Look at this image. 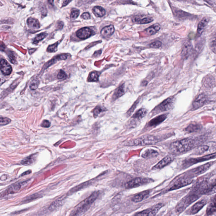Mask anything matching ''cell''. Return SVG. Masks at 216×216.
<instances>
[{
    "instance_id": "obj_22",
    "label": "cell",
    "mask_w": 216,
    "mask_h": 216,
    "mask_svg": "<svg viewBox=\"0 0 216 216\" xmlns=\"http://www.w3.org/2000/svg\"><path fill=\"white\" fill-rule=\"evenodd\" d=\"M160 28H161L160 25L158 23H156V24H154L152 26H149L147 29H145V31L146 34L147 35L149 36H151V35H154L158 32L160 30Z\"/></svg>"
},
{
    "instance_id": "obj_25",
    "label": "cell",
    "mask_w": 216,
    "mask_h": 216,
    "mask_svg": "<svg viewBox=\"0 0 216 216\" xmlns=\"http://www.w3.org/2000/svg\"><path fill=\"white\" fill-rule=\"evenodd\" d=\"M115 32V28L112 25L106 26L101 31V34L104 36H109L112 35Z\"/></svg>"
},
{
    "instance_id": "obj_15",
    "label": "cell",
    "mask_w": 216,
    "mask_h": 216,
    "mask_svg": "<svg viewBox=\"0 0 216 216\" xmlns=\"http://www.w3.org/2000/svg\"><path fill=\"white\" fill-rule=\"evenodd\" d=\"M93 32L91 29L84 27L80 29L76 32V36L81 39H85L90 37L93 35Z\"/></svg>"
},
{
    "instance_id": "obj_24",
    "label": "cell",
    "mask_w": 216,
    "mask_h": 216,
    "mask_svg": "<svg viewBox=\"0 0 216 216\" xmlns=\"http://www.w3.org/2000/svg\"><path fill=\"white\" fill-rule=\"evenodd\" d=\"M202 126L200 124L192 123L186 128L185 131L187 133H196L201 130Z\"/></svg>"
},
{
    "instance_id": "obj_49",
    "label": "cell",
    "mask_w": 216,
    "mask_h": 216,
    "mask_svg": "<svg viewBox=\"0 0 216 216\" xmlns=\"http://www.w3.org/2000/svg\"><path fill=\"white\" fill-rule=\"evenodd\" d=\"M31 170H28V171H26V172L23 173H22V175H21V176H23L28 175V174H30V173H31Z\"/></svg>"
},
{
    "instance_id": "obj_30",
    "label": "cell",
    "mask_w": 216,
    "mask_h": 216,
    "mask_svg": "<svg viewBox=\"0 0 216 216\" xmlns=\"http://www.w3.org/2000/svg\"><path fill=\"white\" fill-rule=\"evenodd\" d=\"M154 20L153 18L151 17H146L140 19L139 18H135L134 21L136 23H139V24H147L153 22Z\"/></svg>"
},
{
    "instance_id": "obj_6",
    "label": "cell",
    "mask_w": 216,
    "mask_h": 216,
    "mask_svg": "<svg viewBox=\"0 0 216 216\" xmlns=\"http://www.w3.org/2000/svg\"><path fill=\"white\" fill-rule=\"evenodd\" d=\"M216 157V153H212L208 155H205L201 157H196V158H188L184 160L182 162V166L184 168H187L192 165H195L198 162H204L207 160L215 159Z\"/></svg>"
},
{
    "instance_id": "obj_51",
    "label": "cell",
    "mask_w": 216,
    "mask_h": 216,
    "mask_svg": "<svg viewBox=\"0 0 216 216\" xmlns=\"http://www.w3.org/2000/svg\"><path fill=\"white\" fill-rule=\"evenodd\" d=\"M1 79H0V83H1Z\"/></svg>"
},
{
    "instance_id": "obj_5",
    "label": "cell",
    "mask_w": 216,
    "mask_h": 216,
    "mask_svg": "<svg viewBox=\"0 0 216 216\" xmlns=\"http://www.w3.org/2000/svg\"><path fill=\"white\" fill-rule=\"evenodd\" d=\"M199 197V194L198 193L192 194L186 196L179 203L176 207V212L179 213H181Z\"/></svg>"
},
{
    "instance_id": "obj_8",
    "label": "cell",
    "mask_w": 216,
    "mask_h": 216,
    "mask_svg": "<svg viewBox=\"0 0 216 216\" xmlns=\"http://www.w3.org/2000/svg\"><path fill=\"white\" fill-rule=\"evenodd\" d=\"M213 164V162H208L206 164H204L203 165L193 168L187 172L185 176L188 177L192 178L195 176L201 175L209 169L210 168L212 165Z\"/></svg>"
},
{
    "instance_id": "obj_27",
    "label": "cell",
    "mask_w": 216,
    "mask_h": 216,
    "mask_svg": "<svg viewBox=\"0 0 216 216\" xmlns=\"http://www.w3.org/2000/svg\"><path fill=\"white\" fill-rule=\"evenodd\" d=\"M36 154H33L29 157H26L21 161V163L24 165H29L32 164L36 161Z\"/></svg>"
},
{
    "instance_id": "obj_41",
    "label": "cell",
    "mask_w": 216,
    "mask_h": 216,
    "mask_svg": "<svg viewBox=\"0 0 216 216\" xmlns=\"http://www.w3.org/2000/svg\"><path fill=\"white\" fill-rule=\"evenodd\" d=\"M79 11L78 10H73L71 11V14L70 17L71 19H76L78 18L79 15Z\"/></svg>"
},
{
    "instance_id": "obj_16",
    "label": "cell",
    "mask_w": 216,
    "mask_h": 216,
    "mask_svg": "<svg viewBox=\"0 0 216 216\" xmlns=\"http://www.w3.org/2000/svg\"><path fill=\"white\" fill-rule=\"evenodd\" d=\"M167 118V114H162V115H159L149 121L148 123V126L149 127H156L165 120Z\"/></svg>"
},
{
    "instance_id": "obj_32",
    "label": "cell",
    "mask_w": 216,
    "mask_h": 216,
    "mask_svg": "<svg viewBox=\"0 0 216 216\" xmlns=\"http://www.w3.org/2000/svg\"><path fill=\"white\" fill-rule=\"evenodd\" d=\"M62 201H63V199L59 198L57 200L55 201L52 203L51 204V205L50 206H49V210L51 211H53L56 208H57L59 207L60 206H61L62 204Z\"/></svg>"
},
{
    "instance_id": "obj_33",
    "label": "cell",
    "mask_w": 216,
    "mask_h": 216,
    "mask_svg": "<svg viewBox=\"0 0 216 216\" xmlns=\"http://www.w3.org/2000/svg\"><path fill=\"white\" fill-rule=\"evenodd\" d=\"M99 73L93 71L91 72L89 75L88 80L89 82H98L99 77Z\"/></svg>"
},
{
    "instance_id": "obj_9",
    "label": "cell",
    "mask_w": 216,
    "mask_h": 216,
    "mask_svg": "<svg viewBox=\"0 0 216 216\" xmlns=\"http://www.w3.org/2000/svg\"><path fill=\"white\" fill-rule=\"evenodd\" d=\"M193 179L191 178L188 177L186 176L179 178L176 179L172 185L169 188L168 191H172L181 188L189 185L192 183Z\"/></svg>"
},
{
    "instance_id": "obj_31",
    "label": "cell",
    "mask_w": 216,
    "mask_h": 216,
    "mask_svg": "<svg viewBox=\"0 0 216 216\" xmlns=\"http://www.w3.org/2000/svg\"><path fill=\"white\" fill-rule=\"evenodd\" d=\"M125 94V90H124V85L122 84L118 88V89L116 90L114 93L113 98L114 100H116L121 97L123 95Z\"/></svg>"
},
{
    "instance_id": "obj_40",
    "label": "cell",
    "mask_w": 216,
    "mask_h": 216,
    "mask_svg": "<svg viewBox=\"0 0 216 216\" xmlns=\"http://www.w3.org/2000/svg\"><path fill=\"white\" fill-rule=\"evenodd\" d=\"M162 43L161 41H156L151 43L149 46L152 48H159L162 46Z\"/></svg>"
},
{
    "instance_id": "obj_13",
    "label": "cell",
    "mask_w": 216,
    "mask_h": 216,
    "mask_svg": "<svg viewBox=\"0 0 216 216\" xmlns=\"http://www.w3.org/2000/svg\"><path fill=\"white\" fill-rule=\"evenodd\" d=\"M193 50V46L190 41H185L183 44L181 51V57L183 59H187L192 54Z\"/></svg>"
},
{
    "instance_id": "obj_7",
    "label": "cell",
    "mask_w": 216,
    "mask_h": 216,
    "mask_svg": "<svg viewBox=\"0 0 216 216\" xmlns=\"http://www.w3.org/2000/svg\"><path fill=\"white\" fill-rule=\"evenodd\" d=\"M152 179L145 177H137L127 183L125 185L126 188L131 189L139 187L153 182Z\"/></svg>"
},
{
    "instance_id": "obj_11",
    "label": "cell",
    "mask_w": 216,
    "mask_h": 216,
    "mask_svg": "<svg viewBox=\"0 0 216 216\" xmlns=\"http://www.w3.org/2000/svg\"><path fill=\"white\" fill-rule=\"evenodd\" d=\"M163 206L162 203L157 204L150 208L138 213L135 216H155Z\"/></svg>"
},
{
    "instance_id": "obj_38",
    "label": "cell",
    "mask_w": 216,
    "mask_h": 216,
    "mask_svg": "<svg viewBox=\"0 0 216 216\" xmlns=\"http://www.w3.org/2000/svg\"><path fill=\"white\" fill-rule=\"evenodd\" d=\"M104 111V109L102 107H100V106L96 107L95 109L93 110V112L94 116L95 117H97L99 114L102 112Z\"/></svg>"
},
{
    "instance_id": "obj_1",
    "label": "cell",
    "mask_w": 216,
    "mask_h": 216,
    "mask_svg": "<svg viewBox=\"0 0 216 216\" xmlns=\"http://www.w3.org/2000/svg\"><path fill=\"white\" fill-rule=\"evenodd\" d=\"M204 141L199 137H190L178 140L171 143L170 150L174 154H182L193 149Z\"/></svg>"
},
{
    "instance_id": "obj_34",
    "label": "cell",
    "mask_w": 216,
    "mask_h": 216,
    "mask_svg": "<svg viewBox=\"0 0 216 216\" xmlns=\"http://www.w3.org/2000/svg\"><path fill=\"white\" fill-rule=\"evenodd\" d=\"M46 36H47V34L45 33H42L39 34L36 36V38L34 39V43L35 44H37L39 43V41L44 39Z\"/></svg>"
},
{
    "instance_id": "obj_2",
    "label": "cell",
    "mask_w": 216,
    "mask_h": 216,
    "mask_svg": "<svg viewBox=\"0 0 216 216\" xmlns=\"http://www.w3.org/2000/svg\"><path fill=\"white\" fill-rule=\"evenodd\" d=\"M98 192H95L76 206L73 210L70 216H81L91 206L97 198Z\"/></svg>"
},
{
    "instance_id": "obj_43",
    "label": "cell",
    "mask_w": 216,
    "mask_h": 216,
    "mask_svg": "<svg viewBox=\"0 0 216 216\" xmlns=\"http://www.w3.org/2000/svg\"><path fill=\"white\" fill-rule=\"evenodd\" d=\"M67 76L65 73L63 71L61 70L58 73L57 76V78L59 79H66L67 78Z\"/></svg>"
},
{
    "instance_id": "obj_36",
    "label": "cell",
    "mask_w": 216,
    "mask_h": 216,
    "mask_svg": "<svg viewBox=\"0 0 216 216\" xmlns=\"http://www.w3.org/2000/svg\"><path fill=\"white\" fill-rule=\"evenodd\" d=\"M209 147L207 146H203L200 147L197 149L195 152V154H201L206 152L208 149Z\"/></svg>"
},
{
    "instance_id": "obj_18",
    "label": "cell",
    "mask_w": 216,
    "mask_h": 216,
    "mask_svg": "<svg viewBox=\"0 0 216 216\" xmlns=\"http://www.w3.org/2000/svg\"><path fill=\"white\" fill-rule=\"evenodd\" d=\"M206 203L207 201L206 200H202L198 202L191 208L190 210V214L191 215H195L197 213L204 207V206L206 204Z\"/></svg>"
},
{
    "instance_id": "obj_17",
    "label": "cell",
    "mask_w": 216,
    "mask_h": 216,
    "mask_svg": "<svg viewBox=\"0 0 216 216\" xmlns=\"http://www.w3.org/2000/svg\"><path fill=\"white\" fill-rule=\"evenodd\" d=\"M0 70L5 75H9L12 73V68L6 60L2 59L0 61Z\"/></svg>"
},
{
    "instance_id": "obj_42",
    "label": "cell",
    "mask_w": 216,
    "mask_h": 216,
    "mask_svg": "<svg viewBox=\"0 0 216 216\" xmlns=\"http://www.w3.org/2000/svg\"><path fill=\"white\" fill-rule=\"evenodd\" d=\"M216 37H214L213 40L211 41L210 44V47L212 51L215 53H216Z\"/></svg>"
},
{
    "instance_id": "obj_50",
    "label": "cell",
    "mask_w": 216,
    "mask_h": 216,
    "mask_svg": "<svg viewBox=\"0 0 216 216\" xmlns=\"http://www.w3.org/2000/svg\"><path fill=\"white\" fill-rule=\"evenodd\" d=\"M70 1H64V2H63V5H62V7H64V6H66V5L68 3H69L70 2Z\"/></svg>"
},
{
    "instance_id": "obj_19",
    "label": "cell",
    "mask_w": 216,
    "mask_h": 216,
    "mask_svg": "<svg viewBox=\"0 0 216 216\" xmlns=\"http://www.w3.org/2000/svg\"><path fill=\"white\" fill-rule=\"evenodd\" d=\"M147 114V110L144 108H141L133 115L132 120L134 122H139L144 118Z\"/></svg>"
},
{
    "instance_id": "obj_3",
    "label": "cell",
    "mask_w": 216,
    "mask_h": 216,
    "mask_svg": "<svg viewBox=\"0 0 216 216\" xmlns=\"http://www.w3.org/2000/svg\"><path fill=\"white\" fill-rule=\"evenodd\" d=\"M159 141V139L154 135H146L129 141L127 145L129 146H147L156 144Z\"/></svg>"
},
{
    "instance_id": "obj_4",
    "label": "cell",
    "mask_w": 216,
    "mask_h": 216,
    "mask_svg": "<svg viewBox=\"0 0 216 216\" xmlns=\"http://www.w3.org/2000/svg\"><path fill=\"white\" fill-rule=\"evenodd\" d=\"M175 99L174 97H170L163 101L162 103L155 107L152 111L153 115H156L160 113L171 110L174 106Z\"/></svg>"
},
{
    "instance_id": "obj_39",
    "label": "cell",
    "mask_w": 216,
    "mask_h": 216,
    "mask_svg": "<svg viewBox=\"0 0 216 216\" xmlns=\"http://www.w3.org/2000/svg\"><path fill=\"white\" fill-rule=\"evenodd\" d=\"M39 81L38 79H34L32 81L30 85V88L32 90H35L38 87L39 85Z\"/></svg>"
},
{
    "instance_id": "obj_28",
    "label": "cell",
    "mask_w": 216,
    "mask_h": 216,
    "mask_svg": "<svg viewBox=\"0 0 216 216\" xmlns=\"http://www.w3.org/2000/svg\"><path fill=\"white\" fill-rule=\"evenodd\" d=\"M27 24L30 28L34 29H38L40 28V24L38 20L35 18H30L27 21Z\"/></svg>"
},
{
    "instance_id": "obj_47",
    "label": "cell",
    "mask_w": 216,
    "mask_h": 216,
    "mask_svg": "<svg viewBox=\"0 0 216 216\" xmlns=\"http://www.w3.org/2000/svg\"><path fill=\"white\" fill-rule=\"evenodd\" d=\"M81 18L84 20H89L90 18V15L88 12H84L82 15Z\"/></svg>"
},
{
    "instance_id": "obj_29",
    "label": "cell",
    "mask_w": 216,
    "mask_h": 216,
    "mask_svg": "<svg viewBox=\"0 0 216 216\" xmlns=\"http://www.w3.org/2000/svg\"><path fill=\"white\" fill-rule=\"evenodd\" d=\"M93 12L94 14L97 17H102L106 14V11L102 7L98 6L93 8Z\"/></svg>"
},
{
    "instance_id": "obj_46",
    "label": "cell",
    "mask_w": 216,
    "mask_h": 216,
    "mask_svg": "<svg viewBox=\"0 0 216 216\" xmlns=\"http://www.w3.org/2000/svg\"><path fill=\"white\" fill-rule=\"evenodd\" d=\"M39 196V195L37 194H35L33 195H31V196L29 197L28 198L26 199L25 201L27 202L28 201H30L32 200L38 198Z\"/></svg>"
},
{
    "instance_id": "obj_14",
    "label": "cell",
    "mask_w": 216,
    "mask_h": 216,
    "mask_svg": "<svg viewBox=\"0 0 216 216\" xmlns=\"http://www.w3.org/2000/svg\"><path fill=\"white\" fill-rule=\"evenodd\" d=\"M173 159H174V158L172 156H169V155L166 156L161 159L156 165H154L152 168V169L153 170H158L159 169H159H162L171 163L173 161Z\"/></svg>"
},
{
    "instance_id": "obj_23",
    "label": "cell",
    "mask_w": 216,
    "mask_h": 216,
    "mask_svg": "<svg viewBox=\"0 0 216 216\" xmlns=\"http://www.w3.org/2000/svg\"><path fill=\"white\" fill-rule=\"evenodd\" d=\"M150 190H147L137 194L132 198V201L135 203H139L142 201L150 193Z\"/></svg>"
},
{
    "instance_id": "obj_21",
    "label": "cell",
    "mask_w": 216,
    "mask_h": 216,
    "mask_svg": "<svg viewBox=\"0 0 216 216\" xmlns=\"http://www.w3.org/2000/svg\"><path fill=\"white\" fill-rule=\"evenodd\" d=\"M209 21L208 18H204L199 23L197 29L198 36H200L203 34L205 29L206 26H207L209 23Z\"/></svg>"
},
{
    "instance_id": "obj_44",
    "label": "cell",
    "mask_w": 216,
    "mask_h": 216,
    "mask_svg": "<svg viewBox=\"0 0 216 216\" xmlns=\"http://www.w3.org/2000/svg\"><path fill=\"white\" fill-rule=\"evenodd\" d=\"M8 57H9L11 62L12 63H15L16 62V57L12 51H10L8 53Z\"/></svg>"
},
{
    "instance_id": "obj_37",
    "label": "cell",
    "mask_w": 216,
    "mask_h": 216,
    "mask_svg": "<svg viewBox=\"0 0 216 216\" xmlns=\"http://www.w3.org/2000/svg\"><path fill=\"white\" fill-rule=\"evenodd\" d=\"M58 45V42L54 43L52 45H49L47 49V51L48 52H55L57 50V46Z\"/></svg>"
},
{
    "instance_id": "obj_26",
    "label": "cell",
    "mask_w": 216,
    "mask_h": 216,
    "mask_svg": "<svg viewBox=\"0 0 216 216\" xmlns=\"http://www.w3.org/2000/svg\"><path fill=\"white\" fill-rule=\"evenodd\" d=\"M216 212V198L215 196L214 197V198L211 201L209 205L207 208L206 213L207 215L208 216L212 215L215 213Z\"/></svg>"
},
{
    "instance_id": "obj_10",
    "label": "cell",
    "mask_w": 216,
    "mask_h": 216,
    "mask_svg": "<svg viewBox=\"0 0 216 216\" xmlns=\"http://www.w3.org/2000/svg\"><path fill=\"white\" fill-rule=\"evenodd\" d=\"M28 182V181H26L14 184L12 185H11L7 189L4 191L3 193H2V196H4V195L17 193L20 191L22 188L26 185Z\"/></svg>"
},
{
    "instance_id": "obj_35",
    "label": "cell",
    "mask_w": 216,
    "mask_h": 216,
    "mask_svg": "<svg viewBox=\"0 0 216 216\" xmlns=\"http://www.w3.org/2000/svg\"><path fill=\"white\" fill-rule=\"evenodd\" d=\"M11 122V120L9 118L0 117V126H6Z\"/></svg>"
},
{
    "instance_id": "obj_45",
    "label": "cell",
    "mask_w": 216,
    "mask_h": 216,
    "mask_svg": "<svg viewBox=\"0 0 216 216\" xmlns=\"http://www.w3.org/2000/svg\"><path fill=\"white\" fill-rule=\"evenodd\" d=\"M50 125H51V123L49 121L47 120H44L41 124V126L44 128H47L50 127Z\"/></svg>"
},
{
    "instance_id": "obj_12",
    "label": "cell",
    "mask_w": 216,
    "mask_h": 216,
    "mask_svg": "<svg viewBox=\"0 0 216 216\" xmlns=\"http://www.w3.org/2000/svg\"><path fill=\"white\" fill-rule=\"evenodd\" d=\"M207 97L205 94L198 95L194 100L192 104V110L198 109L204 105L207 102Z\"/></svg>"
},
{
    "instance_id": "obj_20",
    "label": "cell",
    "mask_w": 216,
    "mask_h": 216,
    "mask_svg": "<svg viewBox=\"0 0 216 216\" xmlns=\"http://www.w3.org/2000/svg\"><path fill=\"white\" fill-rule=\"evenodd\" d=\"M159 153L156 150L151 149H148L142 152V156L146 159H151L158 156Z\"/></svg>"
},
{
    "instance_id": "obj_48",
    "label": "cell",
    "mask_w": 216,
    "mask_h": 216,
    "mask_svg": "<svg viewBox=\"0 0 216 216\" xmlns=\"http://www.w3.org/2000/svg\"><path fill=\"white\" fill-rule=\"evenodd\" d=\"M6 49V46L4 44L2 43H0V51H4Z\"/></svg>"
}]
</instances>
